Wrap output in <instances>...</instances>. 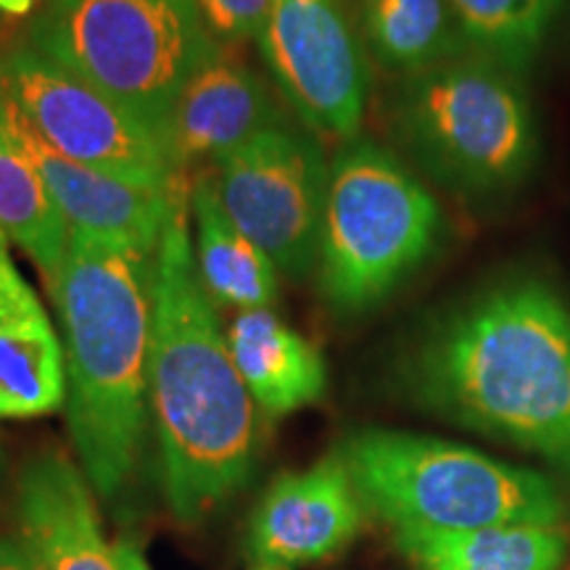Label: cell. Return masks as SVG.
<instances>
[{"label": "cell", "mask_w": 570, "mask_h": 570, "mask_svg": "<svg viewBox=\"0 0 570 570\" xmlns=\"http://www.w3.org/2000/svg\"><path fill=\"white\" fill-rule=\"evenodd\" d=\"M402 383L420 410L570 470V302L544 275H504L433 317Z\"/></svg>", "instance_id": "6da1fadb"}, {"label": "cell", "mask_w": 570, "mask_h": 570, "mask_svg": "<svg viewBox=\"0 0 570 570\" xmlns=\"http://www.w3.org/2000/svg\"><path fill=\"white\" fill-rule=\"evenodd\" d=\"M188 212L185 196L156 248L148 407L164 494L177 520L196 523L252 479L256 404L198 277Z\"/></svg>", "instance_id": "7a4b0ae2"}, {"label": "cell", "mask_w": 570, "mask_h": 570, "mask_svg": "<svg viewBox=\"0 0 570 570\" xmlns=\"http://www.w3.org/2000/svg\"><path fill=\"white\" fill-rule=\"evenodd\" d=\"M156 248L71 230L51 285L67 356V423L96 494L130 481L148 410Z\"/></svg>", "instance_id": "3957f363"}, {"label": "cell", "mask_w": 570, "mask_h": 570, "mask_svg": "<svg viewBox=\"0 0 570 570\" xmlns=\"http://www.w3.org/2000/svg\"><path fill=\"white\" fill-rule=\"evenodd\" d=\"M389 122L431 180L473 202L523 190L541 159L525 77L475 51L402 77Z\"/></svg>", "instance_id": "277c9868"}, {"label": "cell", "mask_w": 570, "mask_h": 570, "mask_svg": "<svg viewBox=\"0 0 570 570\" xmlns=\"http://www.w3.org/2000/svg\"><path fill=\"white\" fill-rule=\"evenodd\" d=\"M338 458L365 510L394 531H473L489 525H558L562 497L539 470L423 433L365 428Z\"/></svg>", "instance_id": "5b68a950"}, {"label": "cell", "mask_w": 570, "mask_h": 570, "mask_svg": "<svg viewBox=\"0 0 570 570\" xmlns=\"http://www.w3.org/2000/svg\"><path fill=\"white\" fill-rule=\"evenodd\" d=\"M444 212L391 148L346 140L331 161L317 285L333 312L365 315L436 254Z\"/></svg>", "instance_id": "8992f818"}, {"label": "cell", "mask_w": 570, "mask_h": 570, "mask_svg": "<svg viewBox=\"0 0 570 570\" xmlns=\"http://www.w3.org/2000/svg\"><path fill=\"white\" fill-rule=\"evenodd\" d=\"M27 46L140 119L167 146L177 98L219 46L196 0H46Z\"/></svg>", "instance_id": "52a82bcc"}, {"label": "cell", "mask_w": 570, "mask_h": 570, "mask_svg": "<svg viewBox=\"0 0 570 570\" xmlns=\"http://www.w3.org/2000/svg\"><path fill=\"white\" fill-rule=\"evenodd\" d=\"M214 185L235 225L275 262L277 273L302 281L317 267L331 164L317 135L283 122L219 156Z\"/></svg>", "instance_id": "ba28073f"}, {"label": "cell", "mask_w": 570, "mask_h": 570, "mask_svg": "<svg viewBox=\"0 0 570 570\" xmlns=\"http://www.w3.org/2000/svg\"><path fill=\"white\" fill-rule=\"evenodd\" d=\"M0 88L67 159L148 190L183 183L167 146L140 119L32 46L0 53Z\"/></svg>", "instance_id": "9c48e42d"}, {"label": "cell", "mask_w": 570, "mask_h": 570, "mask_svg": "<svg viewBox=\"0 0 570 570\" xmlns=\"http://www.w3.org/2000/svg\"><path fill=\"white\" fill-rule=\"evenodd\" d=\"M259 51L298 122L320 138L354 140L370 96V56L346 0H273Z\"/></svg>", "instance_id": "30bf717a"}, {"label": "cell", "mask_w": 570, "mask_h": 570, "mask_svg": "<svg viewBox=\"0 0 570 570\" xmlns=\"http://www.w3.org/2000/svg\"><path fill=\"white\" fill-rule=\"evenodd\" d=\"M362 520L365 504L333 452L317 465L277 475L252 518L248 554L277 570L323 562L352 544Z\"/></svg>", "instance_id": "8fae6325"}, {"label": "cell", "mask_w": 570, "mask_h": 570, "mask_svg": "<svg viewBox=\"0 0 570 570\" xmlns=\"http://www.w3.org/2000/svg\"><path fill=\"white\" fill-rule=\"evenodd\" d=\"M0 125L38 167L71 230L125 235L159 246L175 206L185 198V180L169 190H148L67 159L32 130L3 88H0Z\"/></svg>", "instance_id": "7c38bea8"}, {"label": "cell", "mask_w": 570, "mask_h": 570, "mask_svg": "<svg viewBox=\"0 0 570 570\" xmlns=\"http://www.w3.org/2000/svg\"><path fill=\"white\" fill-rule=\"evenodd\" d=\"M283 122L288 117L262 75L217 46L177 98L167 135L169 159L185 180L188 169L202 161L214 164L254 135Z\"/></svg>", "instance_id": "4fadbf2b"}, {"label": "cell", "mask_w": 570, "mask_h": 570, "mask_svg": "<svg viewBox=\"0 0 570 570\" xmlns=\"http://www.w3.org/2000/svg\"><path fill=\"white\" fill-rule=\"evenodd\" d=\"M19 539L42 570H122L104 539L92 487L61 449L35 454L17 483Z\"/></svg>", "instance_id": "5bb4252c"}, {"label": "cell", "mask_w": 570, "mask_h": 570, "mask_svg": "<svg viewBox=\"0 0 570 570\" xmlns=\"http://www.w3.org/2000/svg\"><path fill=\"white\" fill-rule=\"evenodd\" d=\"M63 404V341L0 233V420L46 417Z\"/></svg>", "instance_id": "9a60e30c"}, {"label": "cell", "mask_w": 570, "mask_h": 570, "mask_svg": "<svg viewBox=\"0 0 570 570\" xmlns=\"http://www.w3.org/2000/svg\"><path fill=\"white\" fill-rule=\"evenodd\" d=\"M225 333L235 367L267 417H285L323 399L327 386L323 354L269 306L238 312Z\"/></svg>", "instance_id": "2e32d148"}, {"label": "cell", "mask_w": 570, "mask_h": 570, "mask_svg": "<svg viewBox=\"0 0 570 570\" xmlns=\"http://www.w3.org/2000/svg\"><path fill=\"white\" fill-rule=\"evenodd\" d=\"M194 256L204 291L217 309H265L277 302V267L248 235L233 223L219 202L212 175L190 183Z\"/></svg>", "instance_id": "e0dca14e"}, {"label": "cell", "mask_w": 570, "mask_h": 570, "mask_svg": "<svg viewBox=\"0 0 570 570\" xmlns=\"http://www.w3.org/2000/svg\"><path fill=\"white\" fill-rule=\"evenodd\" d=\"M417 570H560L568 541L558 525H489L473 531H394Z\"/></svg>", "instance_id": "ac0fdd59"}, {"label": "cell", "mask_w": 570, "mask_h": 570, "mask_svg": "<svg viewBox=\"0 0 570 570\" xmlns=\"http://www.w3.org/2000/svg\"><path fill=\"white\" fill-rule=\"evenodd\" d=\"M360 38L399 80L473 51L449 0H362Z\"/></svg>", "instance_id": "d6986e66"}, {"label": "cell", "mask_w": 570, "mask_h": 570, "mask_svg": "<svg viewBox=\"0 0 570 570\" xmlns=\"http://www.w3.org/2000/svg\"><path fill=\"white\" fill-rule=\"evenodd\" d=\"M0 233L38 265L48 285L59 275L71 227L38 167L0 125Z\"/></svg>", "instance_id": "ffe728a7"}, {"label": "cell", "mask_w": 570, "mask_h": 570, "mask_svg": "<svg viewBox=\"0 0 570 570\" xmlns=\"http://www.w3.org/2000/svg\"><path fill=\"white\" fill-rule=\"evenodd\" d=\"M475 53L529 75L566 0H449Z\"/></svg>", "instance_id": "44dd1931"}, {"label": "cell", "mask_w": 570, "mask_h": 570, "mask_svg": "<svg viewBox=\"0 0 570 570\" xmlns=\"http://www.w3.org/2000/svg\"><path fill=\"white\" fill-rule=\"evenodd\" d=\"M214 38L246 42L259 38L273 0H196Z\"/></svg>", "instance_id": "7402d4cb"}, {"label": "cell", "mask_w": 570, "mask_h": 570, "mask_svg": "<svg viewBox=\"0 0 570 570\" xmlns=\"http://www.w3.org/2000/svg\"><path fill=\"white\" fill-rule=\"evenodd\" d=\"M0 570H42V568L24 541L0 537Z\"/></svg>", "instance_id": "603a6c76"}, {"label": "cell", "mask_w": 570, "mask_h": 570, "mask_svg": "<svg viewBox=\"0 0 570 570\" xmlns=\"http://www.w3.org/2000/svg\"><path fill=\"white\" fill-rule=\"evenodd\" d=\"M117 558H119V566H122V570H151L138 547L127 544V541L117 544Z\"/></svg>", "instance_id": "cb8c5ba5"}, {"label": "cell", "mask_w": 570, "mask_h": 570, "mask_svg": "<svg viewBox=\"0 0 570 570\" xmlns=\"http://www.w3.org/2000/svg\"><path fill=\"white\" fill-rule=\"evenodd\" d=\"M35 6H38V0H0V13H6V17H27Z\"/></svg>", "instance_id": "d4e9b609"}, {"label": "cell", "mask_w": 570, "mask_h": 570, "mask_svg": "<svg viewBox=\"0 0 570 570\" xmlns=\"http://www.w3.org/2000/svg\"><path fill=\"white\" fill-rule=\"evenodd\" d=\"M0 487H3V446H0Z\"/></svg>", "instance_id": "484cf974"}, {"label": "cell", "mask_w": 570, "mask_h": 570, "mask_svg": "<svg viewBox=\"0 0 570 570\" xmlns=\"http://www.w3.org/2000/svg\"><path fill=\"white\" fill-rule=\"evenodd\" d=\"M256 570H277V568H262V566H259Z\"/></svg>", "instance_id": "4316f807"}]
</instances>
